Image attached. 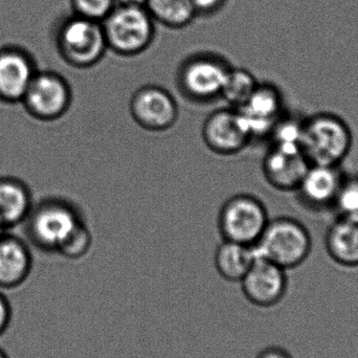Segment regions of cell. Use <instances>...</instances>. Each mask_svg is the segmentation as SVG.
<instances>
[{
  "mask_svg": "<svg viewBox=\"0 0 358 358\" xmlns=\"http://www.w3.org/2000/svg\"><path fill=\"white\" fill-rule=\"evenodd\" d=\"M352 145L350 126L340 115L317 113L303 120L301 149L310 165L341 166Z\"/></svg>",
  "mask_w": 358,
  "mask_h": 358,
  "instance_id": "obj_1",
  "label": "cell"
},
{
  "mask_svg": "<svg viewBox=\"0 0 358 358\" xmlns=\"http://www.w3.org/2000/svg\"><path fill=\"white\" fill-rule=\"evenodd\" d=\"M55 44L63 60L75 69H90L106 54L102 23L76 14L60 19L54 31Z\"/></svg>",
  "mask_w": 358,
  "mask_h": 358,
  "instance_id": "obj_2",
  "label": "cell"
},
{
  "mask_svg": "<svg viewBox=\"0 0 358 358\" xmlns=\"http://www.w3.org/2000/svg\"><path fill=\"white\" fill-rule=\"evenodd\" d=\"M313 239L307 227L292 217L269 219L260 239L254 246L257 257L282 268H296L310 255Z\"/></svg>",
  "mask_w": 358,
  "mask_h": 358,
  "instance_id": "obj_3",
  "label": "cell"
},
{
  "mask_svg": "<svg viewBox=\"0 0 358 358\" xmlns=\"http://www.w3.org/2000/svg\"><path fill=\"white\" fill-rule=\"evenodd\" d=\"M155 24L145 6L117 4L102 21L107 48L122 57L143 54L155 41Z\"/></svg>",
  "mask_w": 358,
  "mask_h": 358,
  "instance_id": "obj_4",
  "label": "cell"
},
{
  "mask_svg": "<svg viewBox=\"0 0 358 358\" xmlns=\"http://www.w3.org/2000/svg\"><path fill=\"white\" fill-rule=\"evenodd\" d=\"M231 65L215 52H196L181 63L178 84L183 96L196 102L220 98L221 90Z\"/></svg>",
  "mask_w": 358,
  "mask_h": 358,
  "instance_id": "obj_5",
  "label": "cell"
},
{
  "mask_svg": "<svg viewBox=\"0 0 358 358\" xmlns=\"http://www.w3.org/2000/svg\"><path fill=\"white\" fill-rule=\"evenodd\" d=\"M81 221L73 204L52 198L40 202L31 210L27 219V235L40 250L56 252Z\"/></svg>",
  "mask_w": 358,
  "mask_h": 358,
  "instance_id": "obj_6",
  "label": "cell"
},
{
  "mask_svg": "<svg viewBox=\"0 0 358 358\" xmlns=\"http://www.w3.org/2000/svg\"><path fill=\"white\" fill-rule=\"evenodd\" d=\"M268 221L266 208L260 199L239 194L223 204L219 213L218 227L223 239L255 246Z\"/></svg>",
  "mask_w": 358,
  "mask_h": 358,
  "instance_id": "obj_7",
  "label": "cell"
},
{
  "mask_svg": "<svg viewBox=\"0 0 358 358\" xmlns=\"http://www.w3.org/2000/svg\"><path fill=\"white\" fill-rule=\"evenodd\" d=\"M73 92L69 82L55 71H37L29 84L22 103L34 119L56 121L69 111Z\"/></svg>",
  "mask_w": 358,
  "mask_h": 358,
  "instance_id": "obj_8",
  "label": "cell"
},
{
  "mask_svg": "<svg viewBox=\"0 0 358 358\" xmlns=\"http://www.w3.org/2000/svg\"><path fill=\"white\" fill-rule=\"evenodd\" d=\"M129 110L134 122L149 131L170 129L178 119L176 99L161 86L146 85L138 88L132 94Z\"/></svg>",
  "mask_w": 358,
  "mask_h": 358,
  "instance_id": "obj_9",
  "label": "cell"
},
{
  "mask_svg": "<svg viewBox=\"0 0 358 358\" xmlns=\"http://www.w3.org/2000/svg\"><path fill=\"white\" fill-rule=\"evenodd\" d=\"M206 147L220 155H234L250 142V131L238 109L227 107L210 113L202 126Z\"/></svg>",
  "mask_w": 358,
  "mask_h": 358,
  "instance_id": "obj_10",
  "label": "cell"
},
{
  "mask_svg": "<svg viewBox=\"0 0 358 358\" xmlns=\"http://www.w3.org/2000/svg\"><path fill=\"white\" fill-rule=\"evenodd\" d=\"M240 283L243 296L250 304L260 308H271L285 296L288 279L285 269L257 257Z\"/></svg>",
  "mask_w": 358,
  "mask_h": 358,
  "instance_id": "obj_11",
  "label": "cell"
},
{
  "mask_svg": "<svg viewBox=\"0 0 358 358\" xmlns=\"http://www.w3.org/2000/svg\"><path fill=\"white\" fill-rule=\"evenodd\" d=\"M309 167L310 164L296 145H271L262 163L267 182L282 192H296Z\"/></svg>",
  "mask_w": 358,
  "mask_h": 358,
  "instance_id": "obj_12",
  "label": "cell"
},
{
  "mask_svg": "<svg viewBox=\"0 0 358 358\" xmlns=\"http://www.w3.org/2000/svg\"><path fill=\"white\" fill-rule=\"evenodd\" d=\"M252 140L271 136L273 126L284 115L283 96L277 86L258 83L248 102L238 109Z\"/></svg>",
  "mask_w": 358,
  "mask_h": 358,
  "instance_id": "obj_13",
  "label": "cell"
},
{
  "mask_svg": "<svg viewBox=\"0 0 358 358\" xmlns=\"http://www.w3.org/2000/svg\"><path fill=\"white\" fill-rule=\"evenodd\" d=\"M29 52L17 46L0 50V101L21 103L29 84L37 73Z\"/></svg>",
  "mask_w": 358,
  "mask_h": 358,
  "instance_id": "obj_14",
  "label": "cell"
},
{
  "mask_svg": "<svg viewBox=\"0 0 358 358\" xmlns=\"http://www.w3.org/2000/svg\"><path fill=\"white\" fill-rule=\"evenodd\" d=\"M344 176L340 166L310 165L296 192L309 208H334Z\"/></svg>",
  "mask_w": 358,
  "mask_h": 358,
  "instance_id": "obj_15",
  "label": "cell"
},
{
  "mask_svg": "<svg viewBox=\"0 0 358 358\" xmlns=\"http://www.w3.org/2000/svg\"><path fill=\"white\" fill-rule=\"evenodd\" d=\"M33 267V257L27 244L4 231L0 236V288L13 289L22 285Z\"/></svg>",
  "mask_w": 358,
  "mask_h": 358,
  "instance_id": "obj_16",
  "label": "cell"
},
{
  "mask_svg": "<svg viewBox=\"0 0 358 358\" xmlns=\"http://www.w3.org/2000/svg\"><path fill=\"white\" fill-rule=\"evenodd\" d=\"M325 248L336 264L358 267V215H338L326 231Z\"/></svg>",
  "mask_w": 358,
  "mask_h": 358,
  "instance_id": "obj_17",
  "label": "cell"
},
{
  "mask_svg": "<svg viewBox=\"0 0 358 358\" xmlns=\"http://www.w3.org/2000/svg\"><path fill=\"white\" fill-rule=\"evenodd\" d=\"M33 208L31 192L24 182L0 178V227L3 231L27 221Z\"/></svg>",
  "mask_w": 358,
  "mask_h": 358,
  "instance_id": "obj_18",
  "label": "cell"
},
{
  "mask_svg": "<svg viewBox=\"0 0 358 358\" xmlns=\"http://www.w3.org/2000/svg\"><path fill=\"white\" fill-rule=\"evenodd\" d=\"M254 246L224 240L215 252V267L229 282H240L256 260Z\"/></svg>",
  "mask_w": 358,
  "mask_h": 358,
  "instance_id": "obj_19",
  "label": "cell"
},
{
  "mask_svg": "<svg viewBox=\"0 0 358 358\" xmlns=\"http://www.w3.org/2000/svg\"><path fill=\"white\" fill-rule=\"evenodd\" d=\"M153 20L172 29H185L197 18L191 0H147Z\"/></svg>",
  "mask_w": 358,
  "mask_h": 358,
  "instance_id": "obj_20",
  "label": "cell"
},
{
  "mask_svg": "<svg viewBox=\"0 0 358 358\" xmlns=\"http://www.w3.org/2000/svg\"><path fill=\"white\" fill-rule=\"evenodd\" d=\"M259 82L250 71L231 66L221 90L220 98L229 107L239 109L248 102Z\"/></svg>",
  "mask_w": 358,
  "mask_h": 358,
  "instance_id": "obj_21",
  "label": "cell"
},
{
  "mask_svg": "<svg viewBox=\"0 0 358 358\" xmlns=\"http://www.w3.org/2000/svg\"><path fill=\"white\" fill-rule=\"evenodd\" d=\"M92 231L88 229L86 223L81 221L59 246L56 252L64 258L76 260L85 256L92 248Z\"/></svg>",
  "mask_w": 358,
  "mask_h": 358,
  "instance_id": "obj_22",
  "label": "cell"
},
{
  "mask_svg": "<svg viewBox=\"0 0 358 358\" xmlns=\"http://www.w3.org/2000/svg\"><path fill=\"white\" fill-rule=\"evenodd\" d=\"M334 208L338 215H358V173L345 174Z\"/></svg>",
  "mask_w": 358,
  "mask_h": 358,
  "instance_id": "obj_23",
  "label": "cell"
},
{
  "mask_svg": "<svg viewBox=\"0 0 358 358\" xmlns=\"http://www.w3.org/2000/svg\"><path fill=\"white\" fill-rule=\"evenodd\" d=\"M73 14L102 23L117 6L115 0H71Z\"/></svg>",
  "mask_w": 358,
  "mask_h": 358,
  "instance_id": "obj_24",
  "label": "cell"
},
{
  "mask_svg": "<svg viewBox=\"0 0 358 358\" xmlns=\"http://www.w3.org/2000/svg\"><path fill=\"white\" fill-rule=\"evenodd\" d=\"M197 17H212L220 13L227 0H191Z\"/></svg>",
  "mask_w": 358,
  "mask_h": 358,
  "instance_id": "obj_25",
  "label": "cell"
},
{
  "mask_svg": "<svg viewBox=\"0 0 358 358\" xmlns=\"http://www.w3.org/2000/svg\"><path fill=\"white\" fill-rule=\"evenodd\" d=\"M12 320V307L6 296L0 292V336L6 331Z\"/></svg>",
  "mask_w": 358,
  "mask_h": 358,
  "instance_id": "obj_26",
  "label": "cell"
},
{
  "mask_svg": "<svg viewBox=\"0 0 358 358\" xmlns=\"http://www.w3.org/2000/svg\"><path fill=\"white\" fill-rule=\"evenodd\" d=\"M256 358H294L289 351L283 347L269 346L261 350Z\"/></svg>",
  "mask_w": 358,
  "mask_h": 358,
  "instance_id": "obj_27",
  "label": "cell"
},
{
  "mask_svg": "<svg viewBox=\"0 0 358 358\" xmlns=\"http://www.w3.org/2000/svg\"><path fill=\"white\" fill-rule=\"evenodd\" d=\"M119 6H145L147 0H115Z\"/></svg>",
  "mask_w": 358,
  "mask_h": 358,
  "instance_id": "obj_28",
  "label": "cell"
},
{
  "mask_svg": "<svg viewBox=\"0 0 358 358\" xmlns=\"http://www.w3.org/2000/svg\"><path fill=\"white\" fill-rule=\"evenodd\" d=\"M0 358H8V355H6V353L4 352L1 348H0Z\"/></svg>",
  "mask_w": 358,
  "mask_h": 358,
  "instance_id": "obj_29",
  "label": "cell"
},
{
  "mask_svg": "<svg viewBox=\"0 0 358 358\" xmlns=\"http://www.w3.org/2000/svg\"><path fill=\"white\" fill-rule=\"evenodd\" d=\"M4 231H3V229H2L1 227H0V236H1L2 234L4 233Z\"/></svg>",
  "mask_w": 358,
  "mask_h": 358,
  "instance_id": "obj_30",
  "label": "cell"
}]
</instances>
